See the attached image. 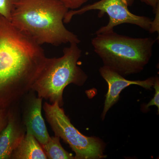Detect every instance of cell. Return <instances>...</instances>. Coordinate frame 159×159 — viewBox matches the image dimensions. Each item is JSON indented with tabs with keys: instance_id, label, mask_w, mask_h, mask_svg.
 Returning <instances> with one entry per match:
<instances>
[{
	"instance_id": "1",
	"label": "cell",
	"mask_w": 159,
	"mask_h": 159,
	"mask_svg": "<svg viewBox=\"0 0 159 159\" xmlns=\"http://www.w3.org/2000/svg\"><path fill=\"white\" fill-rule=\"evenodd\" d=\"M47 58L40 45L0 15V109L15 105L31 91Z\"/></svg>"
},
{
	"instance_id": "2",
	"label": "cell",
	"mask_w": 159,
	"mask_h": 159,
	"mask_svg": "<svg viewBox=\"0 0 159 159\" xmlns=\"http://www.w3.org/2000/svg\"><path fill=\"white\" fill-rule=\"evenodd\" d=\"M69 11L57 0H16L10 21L23 34L41 45L79 44L77 35L69 31L63 20Z\"/></svg>"
},
{
	"instance_id": "3",
	"label": "cell",
	"mask_w": 159,
	"mask_h": 159,
	"mask_svg": "<svg viewBox=\"0 0 159 159\" xmlns=\"http://www.w3.org/2000/svg\"><path fill=\"white\" fill-rule=\"evenodd\" d=\"M157 39L134 38L114 30L97 34L92 40L94 51L104 66L122 76L140 73L148 63Z\"/></svg>"
},
{
	"instance_id": "4",
	"label": "cell",
	"mask_w": 159,
	"mask_h": 159,
	"mask_svg": "<svg viewBox=\"0 0 159 159\" xmlns=\"http://www.w3.org/2000/svg\"><path fill=\"white\" fill-rule=\"evenodd\" d=\"M81 52L78 44L72 43L64 48L61 57H47L31 90L36 92L38 97L56 102L61 107L66 87L70 84L82 85L87 79V75L77 65Z\"/></svg>"
},
{
	"instance_id": "5",
	"label": "cell",
	"mask_w": 159,
	"mask_h": 159,
	"mask_svg": "<svg viewBox=\"0 0 159 159\" xmlns=\"http://www.w3.org/2000/svg\"><path fill=\"white\" fill-rule=\"evenodd\" d=\"M47 121L55 136L60 137L70 145L75 153L76 159H99L105 157L104 147L100 140L95 137H87L71 123L64 111L56 102L43 106Z\"/></svg>"
},
{
	"instance_id": "6",
	"label": "cell",
	"mask_w": 159,
	"mask_h": 159,
	"mask_svg": "<svg viewBox=\"0 0 159 159\" xmlns=\"http://www.w3.org/2000/svg\"><path fill=\"white\" fill-rule=\"evenodd\" d=\"M134 0H100L87 5L76 10H70L66 13L64 23H70L73 16L81 15L91 10H99L98 16L102 17L106 13L109 17L108 24L102 26L96 31L95 34H104L114 30L116 26L123 24H129L138 26L149 31L152 20L150 18L133 14L129 7L133 4Z\"/></svg>"
},
{
	"instance_id": "7",
	"label": "cell",
	"mask_w": 159,
	"mask_h": 159,
	"mask_svg": "<svg viewBox=\"0 0 159 159\" xmlns=\"http://www.w3.org/2000/svg\"><path fill=\"white\" fill-rule=\"evenodd\" d=\"M100 75L107 82L108 90L106 96L102 118L104 119L109 110L119 100V95L122 90L129 85L135 84L150 89L153 86L156 77H152L144 80H129L124 78L116 71L103 66L99 70Z\"/></svg>"
},
{
	"instance_id": "8",
	"label": "cell",
	"mask_w": 159,
	"mask_h": 159,
	"mask_svg": "<svg viewBox=\"0 0 159 159\" xmlns=\"http://www.w3.org/2000/svg\"><path fill=\"white\" fill-rule=\"evenodd\" d=\"M14 106L8 109V122L0 133V159H11L15 149L25 135V126Z\"/></svg>"
},
{
	"instance_id": "9",
	"label": "cell",
	"mask_w": 159,
	"mask_h": 159,
	"mask_svg": "<svg viewBox=\"0 0 159 159\" xmlns=\"http://www.w3.org/2000/svg\"><path fill=\"white\" fill-rule=\"evenodd\" d=\"M23 111L22 121L25 126L26 133L31 134L41 145L48 142L50 136L44 120L42 116L43 98L31 95Z\"/></svg>"
},
{
	"instance_id": "10",
	"label": "cell",
	"mask_w": 159,
	"mask_h": 159,
	"mask_svg": "<svg viewBox=\"0 0 159 159\" xmlns=\"http://www.w3.org/2000/svg\"><path fill=\"white\" fill-rule=\"evenodd\" d=\"M11 159H48L41 145L31 134L26 133L11 155Z\"/></svg>"
},
{
	"instance_id": "11",
	"label": "cell",
	"mask_w": 159,
	"mask_h": 159,
	"mask_svg": "<svg viewBox=\"0 0 159 159\" xmlns=\"http://www.w3.org/2000/svg\"><path fill=\"white\" fill-rule=\"evenodd\" d=\"M60 137L55 136L50 138L48 142L41 145L48 159H75L70 154L66 151L61 145Z\"/></svg>"
},
{
	"instance_id": "12",
	"label": "cell",
	"mask_w": 159,
	"mask_h": 159,
	"mask_svg": "<svg viewBox=\"0 0 159 159\" xmlns=\"http://www.w3.org/2000/svg\"><path fill=\"white\" fill-rule=\"evenodd\" d=\"M16 0H0V15L9 21Z\"/></svg>"
},
{
	"instance_id": "13",
	"label": "cell",
	"mask_w": 159,
	"mask_h": 159,
	"mask_svg": "<svg viewBox=\"0 0 159 159\" xmlns=\"http://www.w3.org/2000/svg\"><path fill=\"white\" fill-rule=\"evenodd\" d=\"M154 88L155 89V93L153 98L148 102L147 105H145V108H148L152 106H156L159 109V81L158 77H156L155 80L153 85Z\"/></svg>"
},
{
	"instance_id": "14",
	"label": "cell",
	"mask_w": 159,
	"mask_h": 159,
	"mask_svg": "<svg viewBox=\"0 0 159 159\" xmlns=\"http://www.w3.org/2000/svg\"><path fill=\"white\" fill-rule=\"evenodd\" d=\"M62 2L68 9H77L88 0H57Z\"/></svg>"
},
{
	"instance_id": "15",
	"label": "cell",
	"mask_w": 159,
	"mask_h": 159,
	"mask_svg": "<svg viewBox=\"0 0 159 159\" xmlns=\"http://www.w3.org/2000/svg\"><path fill=\"white\" fill-rule=\"evenodd\" d=\"M8 109H0V133L5 128L8 122Z\"/></svg>"
},
{
	"instance_id": "16",
	"label": "cell",
	"mask_w": 159,
	"mask_h": 159,
	"mask_svg": "<svg viewBox=\"0 0 159 159\" xmlns=\"http://www.w3.org/2000/svg\"><path fill=\"white\" fill-rule=\"evenodd\" d=\"M159 6L157 8L155 12L156 15L155 19L154 21H152L151 26L150 30H149V32L151 33H153L155 31H157L159 32Z\"/></svg>"
},
{
	"instance_id": "17",
	"label": "cell",
	"mask_w": 159,
	"mask_h": 159,
	"mask_svg": "<svg viewBox=\"0 0 159 159\" xmlns=\"http://www.w3.org/2000/svg\"><path fill=\"white\" fill-rule=\"evenodd\" d=\"M140 1L142 2L145 3L146 5L151 6L154 13L155 12L157 8L159 6V0H140Z\"/></svg>"
}]
</instances>
